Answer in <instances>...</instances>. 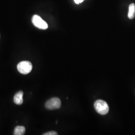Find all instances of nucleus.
<instances>
[{
  "mask_svg": "<svg viewBox=\"0 0 135 135\" xmlns=\"http://www.w3.org/2000/svg\"><path fill=\"white\" fill-rule=\"evenodd\" d=\"M33 69L32 63L29 61H24L20 62L17 65V69L21 74L26 75L31 72Z\"/></svg>",
  "mask_w": 135,
  "mask_h": 135,
  "instance_id": "obj_2",
  "label": "nucleus"
},
{
  "mask_svg": "<svg viewBox=\"0 0 135 135\" xmlns=\"http://www.w3.org/2000/svg\"><path fill=\"white\" fill-rule=\"evenodd\" d=\"M75 3L77 4H80L82 3L84 0H74Z\"/></svg>",
  "mask_w": 135,
  "mask_h": 135,
  "instance_id": "obj_9",
  "label": "nucleus"
},
{
  "mask_svg": "<svg viewBox=\"0 0 135 135\" xmlns=\"http://www.w3.org/2000/svg\"><path fill=\"white\" fill-rule=\"evenodd\" d=\"M61 106V102L58 98H53L46 102L45 107L49 110L59 109Z\"/></svg>",
  "mask_w": 135,
  "mask_h": 135,
  "instance_id": "obj_3",
  "label": "nucleus"
},
{
  "mask_svg": "<svg viewBox=\"0 0 135 135\" xmlns=\"http://www.w3.org/2000/svg\"><path fill=\"white\" fill-rule=\"evenodd\" d=\"M23 92L22 91H19L17 92L15 95L14 97V102L17 105H20L23 104Z\"/></svg>",
  "mask_w": 135,
  "mask_h": 135,
  "instance_id": "obj_5",
  "label": "nucleus"
},
{
  "mask_svg": "<svg viewBox=\"0 0 135 135\" xmlns=\"http://www.w3.org/2000/svg\"><path fill=\"white\" fill-rule=\"evenodd\" d=\"M32 21L34 26L39 29L46 30L48 28L47 23L38 15H34L32 17Z\"/></svg>",
  "mask_w": 135,
  "mask_h": 135,
  "instance_id": "obj_4",
  "label": "nucleus"
},
{
  "mask_svg": "<svg viewBox=\"0 0 135 135\" xmlns=\"http://www.w3.org/2000/svg\"><path fill=\"white\" fill-rule=\"evenodd\" d=\"M94 107L96 111L100 115H105L109 111V107L106 102L103 100H99L94 104Z\"/></svg>",
  "mask_w": 135,
  "mask_h": 135,
  "instance_id": "obj_1",
  "label": "nucleus"
},
{
  "mask_svg": "<svg viewBox=\"0 0 135 135\" xmlns=\"http://www.w3.org/2000/svg\"><path fill=\"white\" fill-rule=\"evenodd\" d=\"M44 135H57L58 134L57 133H56V132L54 131H51V132H49L46 133L44 134Z\"/></svg>",
  "mask_w": 135,
  "mask_h": 135,
  "instance_id": "obj_8",
  "label": "nucleus"
},
{
  "mask_svg": "<svg viewBox=\"0 0 135 135\" xmlns=\"http://www.w3.org/2000/svg\"><path fill=\"white\" fill-rule=\"evenodd\" d=\"M135 17V5L134 4H131L129 7L128 18L130 19H133Z\"/></svg>",
  "mask_w": 135,
  "mask_h": 135,
  "instance_id": "obj_7",
  "label": "nucleus"
},
{
  "mask_svg": "<svg viewBox=\"0 0 135 135\" xmlns=\"http://www.w3.org/2000/svg\"><path fill=\"white\" fill-rule=\"evenodd\" d=\"M26 131V129L24 126H17L15 128L14 135H24Z\"/></svg>",
  "mask_w": 135,
  "mask_h": 135,
  "instance_id": "obj_6",
  "label": "nucleus"
}]
</instances>
